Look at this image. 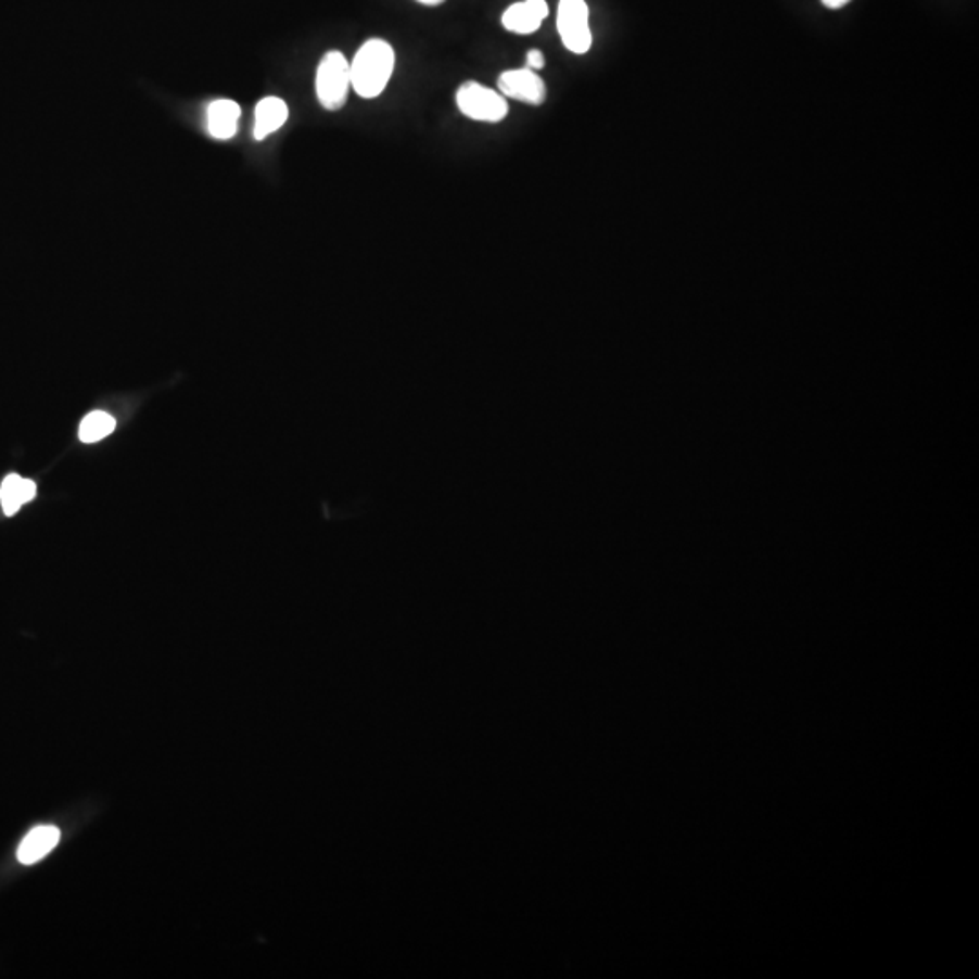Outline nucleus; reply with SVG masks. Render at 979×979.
<instances>
[{
  "label": "nucleus",
  "mask_w": 979,
  "mask_h": 979,
  "mask_svg": "<svg viewBox=\"0 0 979 979\" xmlns=\"http://www.w3.org/2000/svg\"><path fill=\"white\" fill-rule=\"evenodd\" d=\"M37 497V484L31 479H23L17 473H10L0 486V503L8 518H12L26 503Z\"/></svg>",
  "instance_id": "nucleus-9"
},
{
  "label": "nucleus",
  "mask_w": 979,
  "mask_h": 979,
  "mask_svg": "<svg viewBox=\"0 0 979 979\" xmlns=\"http://www.w3.org/2000/svg\"><path fill=\"white\" fill-rule=\"evenodd\" d=\"M824 2V7L829 8V10H840V8L848 7L851 0H822Z\"/></svg>",
  "instance_id": "nucleus-13"
},
{
  "label": "nucleus",
  "mask_w": 979,
  "mask_h": 979,
  "mask_svg": "<svg viewBox=\"0 0 979 979\" xmlns=\"http://www.w3.org/2000/svg\"><path fill=\"white\" fill-rule=\"evenodd\" d=\"M115 418H111L110 414L91 412L88 414V416L84 418L82 423H80L78 437H80L84 443H97V441L107 437V435L115 430Z\"/></svg>",
  "instance_id": "nucleus-11"
},
{
  "label": "nucleus",
  "mask_w": 979,
  "mask_h": 979,
  "mask_svg": "<svg viewBox=\"0 0 979 979\" xmlns=\"http://www.w3.org/2000/svg\"><path fill=\"white\" fill-rule=\"evenodd\" d=\"M242 110L232 100H216L207 110V127L216 140H229L237 135Z\"/></svg>",
  "instance_id": "nucleus-10"
},
{
  "label": "nucleus",
  "mask_w": 979,
  "mask_h": 979,
  "mask_svg": "<svg viewBox=\"0 0 979 979\" xmlns=\"http://www.w3.org/2000/svg\"><path fill=\"white\" fill-rule=\"evenodd\" d=\"M497 88L505 99L519 100L529 105H543L548 97L545 80L529 67L501 73L497 78Z\"/></svg>",
  "instance_id": "nucleus-5"
},
{
  "label": "nucleus",
  "mask_w": 979,
  "mask_h": 979,
  "mask_svg": "<svg viewBox=\"0 0 979 979\" xmlns=\"http://www.w3.org/2000/svg\"><path fill=\"white\" fill-rule=\"evenodd\" d=\"M526 67L532 69V72H539L545 67V55H543V51L539 50H530L526 53Z\"/></svg>",
  "instance_id": "nucleus-12"
},
{
  "label": "nucleus",
  "mask_w": 979,
  "mask_h": 979,
  "mask_svg": "<svg viewBox=\"0 0 979 979\" xmlns=\"http://www.w3.org/2000/svg\"><path fill=\"white\" fill-rule=\"evenodd\" d=\"M557 29L568 51L575 55L588 53L594 42L588 4L584 0H561L557 10Z\"/></svg>",
  "instance_id": "nucleus-4"
},
{
  "label": "nucleus",
  "mask_w": 979,
  "mask_h": 979,
  "mask_svg": "<svg viewBox=\"0 0 979 979\" xmlns=\"http://www.w3.org/2000/svg\"><path fill=\"white\" fill-rule=\"evenodd\" d=\"M548 13H550V8L546 4V0L516 2L508 8L507 12L503 13V28L508 29L510 34H535L541 28V24L545 23Z\"/></svg>",
  "instance_id": "nucleus-6"
},
{
  "label": "nucleus",
  "mask_w": 979,
  "mask_h": 979,
  "mask_svg": "<svg viewBox=\"0 0 979 979\" xmlns=\"http://www.w3.org/2000/svg\"><path fill=\"white\" fill-rule=\"evenodd\" d=\"M59 840H61V831L55 826L35 827L18 846V862L24 865L37 864L39 860L44 859L46 854L55 849Z\"/></svg>",
  "instance_id": "nucleus-7"
},
{
  "label": "nucleus",
  "mask_w": 979,
  "mask_h": 979,
  "mask_svg": "<svg viewBox=\"0 0 979 979\" xmlns=\"http://www.w3.org/2000/svg\"><path fill=\"white\" fill-rule=\"evenodd\" d=\"M424 7H440L441 2H445V0H418Z\"/></svg>",
  "instance_id": "nucleus-14"
},
{
  "label": "nucleus",
  "mask_w": 979,
  "mask_h": 979,
  "mask_svg": "<svg viewBox=\"0 0 979 979\" xmlns=\"http://www.w3.org/2000/svg\"><path fill=\"white\" fill-rule=\"evenodd\" d=\"M353 88L351 80V62L342 51L325 53L316 72V94L319 104L327 111L342 110L347 104L348 91Z\"/></svg>",
  "instance_id": "nucleus-2"
},
{
  "label": "nucleus",
  "mask_w": 979,
  "mask_h": 979,
  "mask_svg": "<svg viewBox=\"0 0 979 979\" xmlns=\"http://www.w3.org/2000/svg\"><path fill=\"white\" fill-rule=\"evenodd\" d=\"M456 104L470 120L497 124L508 116V100L496 89L486 88L475 80L461 84L456 93Z\"/></svg>",
  "instance_id": "nucleus-3"
},
{
  "label": "nucleus",
  "mask_w": 979,
  "mask_h": 979,
  "mask_svg": "<svg viewBox=\"0 0 979 979\" xmlns=\"http://www.w3.org/2000/svg\"><path fill=\"white\" fill-rule=\"evenodd\" d=\"M287 118H289V105L285 104V100L278 99V97L259 100L256 111H254V138L264 140L285 126Z\"/></svg>",
  "instance_id": "nucleus-8"
},
{
  "label": "nucleus",
  "mask_w": 979,
  "mask_h": 979,
  "mask_svg": "<svg viewBox=\"0 0 979 979\" xmlns=\"http://www.w3.org/2000/svg\"><path fill=\"white\" fill-rule=\"evenodd\" d=\"M394 67H396L394 48L383 39L367 40L351 62L354 91L361 99H378L391 82Z\"/></svg>",
  "instance_id": "nucleus-1"
}]
</instances>
